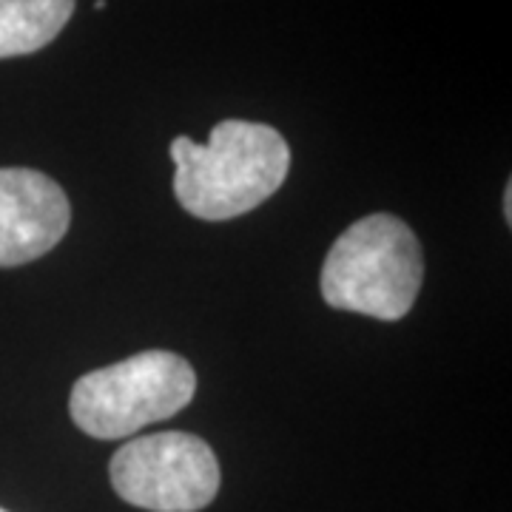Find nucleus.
I'll list each match as a JSON object with an SVG mask.
<instances>
[{
  "label": "nucleus",
  "mask_w": 512,
  "mask_h": 512,
  "mask_svg": "<svg viewBox=\"0 0 512 512\" xmlns=\"http://www.w3.org/2000/svg\"><path fill=\"white\" fill-rule=\"evenodd\" d=\"M171 160L177 202L191 217L222 222L274 197L291 171V148L274 126L222 120L205 146L177 137Z\"/></svg>",
  "instance_id": "nucleus-1"
},
{
  "label": "nucleus",
  "mask_w": 512,
  "mask_h": 512,
  "mask_svg": "<svg viewBox=\"0 0 512 512\" xmlns=\"http://www.w3.org/2000/svg\"><path fill=\"white\" fill-rule=\"evenodd\" d=\"M424 276L416 234L393 214H370L333 242L322 265L330 308L396 322L410 313Z\"/></svg>",
  "instance_id": "nucleus-2"
},
{
  "label": "nucleus",
  "mask_w": 512,
  "mask_h": 512,
  "mask_svg": "<svg viewBox=\"0 0 512 512\" xmlns=\"http://www.w3.org/2000/svg\"><path fill=\"white\" fill-rule=\"evenodd\" d=\"M197 373L171 350H143L74 382L69 413L92 439H128L191 404Z\"/></svg>",
  "instance_id": "nucleus-3"
},
{
  "label": "nucleus",
  "mask_w": 512,
  "mask_h": 512,
  "mask_svg": "<svg viewBox=\"0 0 512 512\" xmlns=\"http://www.w3.org/2000/svg\"><path fill=\"white\" fill-rule=\"evenodd\" d=\"M114 493L148 512L205 510L220 493V461L191 433H151L126 441L109 464Z\"/></svg>",
  "instance_id": "nucleus-4"
},
{
  "label": "nucleus",
  "mask_w": 512,
  "mask_h": 512,
  "mask_svg": "<svg viewBox=\"0 0 512 512\" xmlns=\"http://www.w3.org/2000/svg\"><path fill=\"white\" fill-rule=\"evenodd\" d=\"M72 225L60 185L35 168H0V268L49 254Z\"/></svg>",
  "instance_id": "nucleus-5"
},
{
  "label": "nucleus",
  "mask_w": 512,
  "mask_h": 512,
  "mask_svg": "<svg viewBox=\"0 0 512 512\" xmlns=\"http://www.w3.org/2000/svg\"><path fill=\"white\" fill-rule=\"evenodd\" d=\"M74 12V0H0V60L49 46Z\"/></svg>",
  "instance_id": "nucleus-6"
},
{
  "label": "nucleus",
  "mask_w": 512,
  "mask_h": 512,
  "mask_svg": "<svg viewBox=\"0 0 512 512\" xmlns=\"http://www.w3.org/2000/svg\"><path fill=\"white\" fill-rule=\"evenodd\" d=\"M0 512H9V510H3V507H0Z\"/></svg>",
  "instance_id": "nucleus-7"
}]
</instances>
